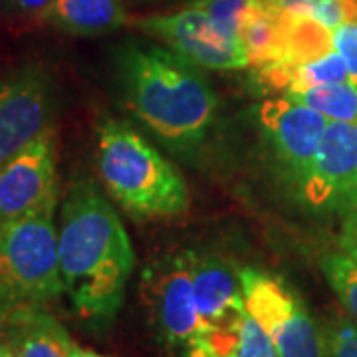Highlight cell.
I'll return each mask as SVG.
<instances>
[{"instance_id":"22","label":"cell","mask_w":357,"mask_h":357,"mask_svg":"<svg viewBox=\"0 0 357 357\" xmlns=\"http://www.w3.org/2000/svg\"><path fill=\"white\" fill-rule=\"evenodd\" d=\"M328 357H357V326L345 316H335L324 326Z\"/></svg>"},{"instance_id":"23","label":"cell","mask_w":357,"mask_h":357,"mask_svg":"<svg viewBox=\"0 0 357 357\" xmlns=\"http://www.w3.org/2000/svg\"><path fill=\"white\" fill-rule=\"evenodd\" d=\"M333 48L345 60L349 79L357 84V22H345L333 30Z\"/></svg>"},{"instance_id":"25","label":"cell","mask_w":357,"mask_h":357,"mask_svg":"<svg viewBox=\"0 0 357 357\" xmlns=\"http://www.w3.org/2000/svg\"><path fill=\"white\" fill-rule=\"evenodd\" d=\"M16 10L26 14H38L40 18H46V14L54 4V0H8Z\"/></svg>"},{"instance_id":"11","label":"cell","mask_w":357,"mask_h":357,"mask_svg":"<svg viewBox=\"0 0 357 357\" xmlns=\"http://www.w3.org/2000/svg\"><path fill=\"white\" fill-rule=\"evenodd\" d=\"M141 290L159 340L183 347L203 324L192 294L191 252L151 262L143 272Z\"/></svg>"},{"instance_id":"28","label":"cell","mask_w":357,"mask_h":357,"mask_svg":"<svg viewBox=\"0 0 357 357\" xmlns=\"http://www.w3.org/2000/svg\"><path fill=\"white\" fill-rule=\"evenodd\" d=\"M0 357H18L13 351V347L8 345V342H2V351H0Z\"/></svg>"},{"instance_id":"1","label":"cell","mask_w":357,"mask_h":357,"mask_svg":"<svg viewBox=\"0 0 357 357\" xmlns=\"http://www.w3.org/2000/svg\"><path fill=\"white\" fill-rule=\"evenodd\" d=\"M58 252L76 316L107 328L123 306L135 252L119 215L89 181H74L62 204Z\"/></svg>"},{"instance_id":"7","label":"cell","mask_w":357,"mask_h":357,"mask_svg":"<svg viewBox=\"0 0 357 357\" xmlns=\"http://www.w3.org/2000/svg\"><path fill=\"white\" fill-rule=\"evenodd\" d=\"M256 117L282 175L298 192L310 173L330 119L288 96L260 103Z\"/></svg>"},{"instance_id":"27","label":"cell","mask_w":357,"mask_h":357,"mask_svg":"<svg viewBox=\"0 0 357 357\" xmlns=\"http://www.w3.org/2000/svg\"><path fill=\"white\" fill-rule=\"evenodd\" d=\"M72 357H107V356H102V354H96V351H89V349H84V347H77V345H74V349H72Z\"/></svg>"},{"instance_id":"21","label":"cell","mask_w":357,"mask_h":357,"mask_svg":"<svg viewBox=\"0 0 357 357\" xmlns=\"http://www.w3.org/2000/svg\"><path fill=\"white\" fill-rule=\"evenodd\" d=\"M255 2L256 0H195L191 6L204 10L225 32L238 36L244 18Z\"/></svg>"},{"instance_id":"3","label":"cell","mask_w":357,"mask_h":357,"mask_svg":"<svg viewBox=\"0 0 357 357\" xmlns=\"http://www.w3.org/2000/svg\"><path fill=\"white\" fill-rule=\"evenodd\" d=\"M98 171L131 217L175 218L189 206V189L177 167L123 121L105 119L98 129Z\"/></svg>"},{"instance_id":"16","label":"cell","mask_w":357,"mask_h":357,"mask_svg":"<svg viewBox=\"0 0 357 357\" xmlns=\"http://www.w3.org/2000/svg\"><path fill=\"white\" fill-rule=\"evenodd\" d=\"M238 38L248 54L250 66L280 62L284 60V16L256 0L241 26Z\"/></svg>"},{"instance_id":"26","label":"cell","mask_w":357,"mask_h":357,"mask_svg":"<svg viewBox=\"0 0 357 357\" xmlns=\"http://www.w3.org/2000/svg\"><path fill=\"white\" fill-rule=\"evenodd\" d=\"M18 306H20V304H16L8 294H4L0 290V335L6 332V326H8V321L13 318L14 310Z\"/></svg>"},{"instance_id":"12","label":"cell","mask_w":357,"mask_h":357,"mask_svg":"<svg viewBox=\"0 0 357 357\" xmlns=\"http://www.w3.org/2000/svg\"><path fill=\"white\" fill-rule=\"evenodd\" d=\"M183 357H278L270 335L248 310L218 324H201L183 345Z\"/></svg>"},{"instance_id":"18","label":"cell","mask_w":357,"mask_h":357,"mask_svg":"<svg viewBox=\"0 0 357 357\" xmlns=\"http://www.w3.org/2000/svg\"><path fill=\"white\" fill-rule=\"evenodd\" d=\"M286 96L316 109L330 121L357 123V84L351 79L326 84V86L306 89L300 93H286Z\"/></svg>"},{"instance_id":"29","label":"cell","mask_w":357,"mask_h":357,"mask_svg":"<svg viewBox=\"0 0 357 357\" xmlns=\"http://www.w3.org/2000/svg\"><path fill=\"white\" fill-rule=\"evenodd\" d=\"M0 351H2V342H0Z\"/></svg>"},{"instance_id":"10","label":"cell","mask_w":357,"mask_h":357,"mask_svg":"<svg viewBox=\"0 0 357 357\" xmlns=\"http://www.w3.org/2000/svg\"><path fill=\"white\" fill-rule=\"evenodd\" d=\"M56 114L48 70L30 64L0 82V165L52 128Z\"/></svg>"},{"instance_id":"14","label":"cell","mask_w":357,"mask_h":357,"mask_svg":"<svg viewBox=\"0 0 357 357\" xmlns=\"http://www.w3.org/2000/svg\"><path fill=\"white\" fill-rule=\"evenodd\" d=\"M6 342L18 357H72L74 344L42 306H18L6 326Z\"/></svg>"},{"instance_id":"13","label":"cell","mask_w":357,"mask_h":357,"mask_svg":"<svg viewBox=\"0 0 357 357\" xmlns=\"http://www.w3.org/2000/svg\"><path fill=\"white\" fill-rule=\"evenodd\" d=\"M191 276L195 304L203 324H218L246 310L241 272L227 260L191 252Z\"/></svg>"},{"instance_id":"20","label":"cell","mask_w":357,"mask_h":357,"mask_svg":"<svg viewBox=\"0 0 357 357\" xmlns=\"http://www.w3.org/2000/svg\"><path fill=\"white\" fill-rule=\"evenodd\" d=\"M345 79H349L345 60L340 52H330L318 60L296 66L292 89L288 93H300L306 89L326 86V84H337V82H345Z\"/></svg>"},{"instance_id":"19","label":"cell","mask_w":357,"mask_h":357,"mask_svg":"<svg viewBox=\"0 0 357 357\" xmlns=\"http://www.w3.org/2000/svg\"><path fill=\"white\" fill-rule=\"evenodd\" d=\"M319 266L347 318L357 326V262L344 250H333L319 258Z\"/></svg>"},{"instance_id":"4","label":"cell","mask_w":357,"mask_h":357,"mask_svg":"<svg viewBox=\"0 0 357 357\" xmlns=\"http://www.w3.org/2000/svg\"><path fill=\"white\" fill-rule=\"evenodd\" d=\"M0 290L20 306H44L66 292L52 215L0 222Z\"/></svg>"},{"instance_id":"24","label":"cell","mask_w":357,"mask_h":357,"mask_svg":"<svg viewBox=\"0 0 357 357\" xmlns=\"http://www.w3.org/2000/svg\"><path fill=\"white\" fill-rule=\"evenodd\" d=\"M340 250L351 256L357 262V211L344 217V227L340 232Z\"/></svg>"},{"instance_id":"17","label":"cell","mask_w":357,"mask_h":357,"mask_svg":"<svg viewBox=\"0 0 357 357\" xmlns=\"http://www.w3.org/2000/svg\"><path fill=\"white\" fill-rule=\"evenodd\" d=\"M333 52V30L312 16H284V60L306 64Z\"/></svg>"},{"instance_id":"8","label":"cell","mask_w":357,"mask_h":357,"mask_svg":"<svg viewBox=\"0 0 357 357\" xmlns=\"http://www.w3.org/2000/svg\"><path fill=\"white\" fill-rule=\"evenodd\" d=\"M56 201V135L50 128L0 165V222L54 215Z\"/></svg>"},{"instance_id":"9","label":"cell","mask_w":357,"mask_h":357,"mask_svg":"<svg viewBox=\"0 0 357 357\" xmlns=\"http://www.w3.org/2000/svg\"><path fill=\"white\" fill-rule=\"evenodd\" d=\"M135 26L206 70L232 72L250 66L241 38L225 32L201 8L191 6L167 16L141 18Z\"/></svg>"},{"instance_id":"5","label":"cell","mask_w":357,"mask_h":357,"mask_svg":"<svg viewBox=\"0 0 357 357\" xmlns=\"http://www.w3.org/2000/svg\"><path fill=\"white\" fill-rule=\"evenodd\" d=\"M244 306L264 328L278 357H328L324 328L288 282L260 268L241 270Z\"/></svg>"},{"instance_id":"2","label":"cell","mask_w":357,"mask_h":357,"mask_svg":"<svg viewBox=\"0 0 357 357\" xmlns=\"http://www.w3.org/2000/svg\"><path fill=\"white\" fill-rule=\"evenodd\" d=\"M115 66L128 107L157 139L185 151L208 135L218 98L201 66L177 52L143 44L123 46Z\"/></svg>"},{"instance_id":"15","label":"cell","mask_w":357,"mask_h":357,"mask_svg":"<svg viewBox=\"0 0 357 357\" xmlns=\"http://www.w3.org/2000/svg\"><path fill=\"white\" fill-rule=\"evenodd\" d=\"M46 18L74 36H98L128 22L119 0H54Z\"/></svg>"},{"instance_id":"6","label":"cell","mask_w":357,"mask_h":357,"mask_svg":"<svg viewBox=\"0 0 357 357\" xmlns=\"http://www.w3.org/2000/svg\"><path fill=\"white\" fill-rule=\"evenodd\" d=\"M296 195L319 215L347 217L357 211V123L328 121L310 173Z\"/></svg>"}]
</instances>
